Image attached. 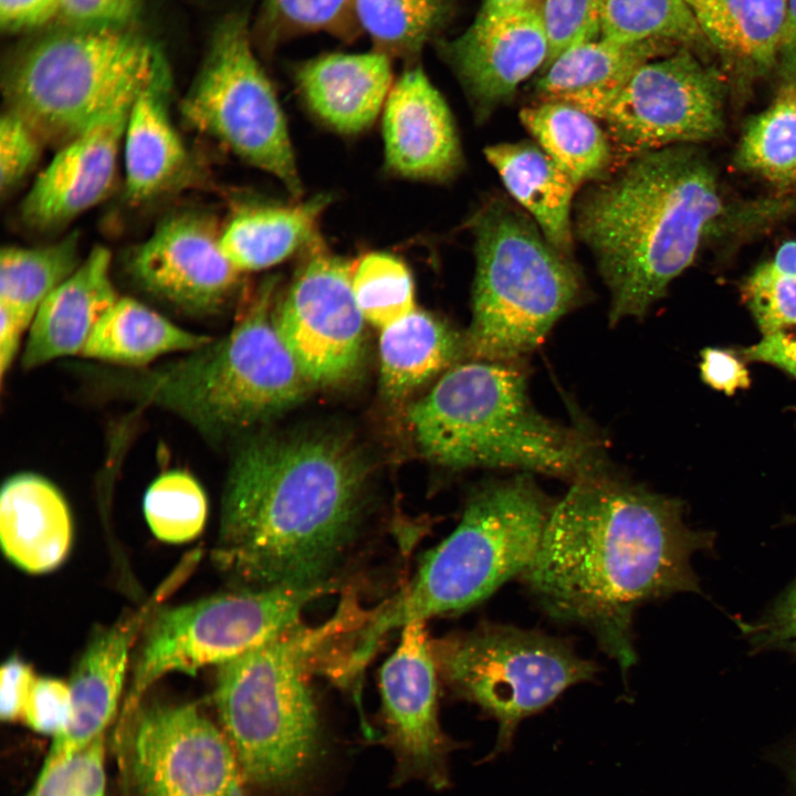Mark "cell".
I'll return each mask as SVG.
<instances>
[{
  "instance_id": "cell-30",
  "label": "cell",
  "mask_w": 796,
  "mask_h": 796,
  "mask_svg": "<svg viewBox=\"0 0 796 796\" xmlns=\"http://www.w3.org/2000/svg\"><path fill=\"white\" fill-rule=\"evenodd\" d=\"M379 354L384 391L402 397L467 354L465 337L431 314L415 310L383 329Z\"/></svg>"
},
{
  "instance_id": "cell-29",
  "label": "cell",
  "mask_w": 796,
  "mask_h": 796,
  "mask_svg": "<svg viewBox=\"0 0 796 796\" xmlns=\"http://www.w3.org/2000/svg\"><path fill=\"white\" fill-rule=\"evenodd\" d=\"M326 203L325 197H316L293 206L240 209L220 232L221 250L240 272L274 265L317 240Z\"/></svg>"
},
{
  "instance_id": "cell-28",
  "label": "cell",
  "mask_w": 796,
  "mask_h": 796,
  "mask_svg": "<svg viewBox=\"0 0 796 796\" xmlns=\"http://www.w3.org/2000/svg\"><path fill=\"white\" fill-rule=\"evenodd\" d=\"M708 43L742 72L777 63L787 0H685Z\"/></svg>"
},
{
  "instance_id": "cell-20",
  "label": "cell",
  "mask_w": 796,
  "mask_h": 796,
  "mask_svg": "<svg viewBox=\"0 0 796 796\" xmlns=\"http://www.w3.org/2000/svg\"><path fill=\"white\" fill-rule=\"evenodd\" d=\"M170 580L139 611L98 629L88 641L71 680L66 725L54 736L43 767L64 762L103 735L117 709L129 652L153 607L169 590Z\"/></svg>"
},
{
  "instance_id": "cell-54",
  "label": "cell",
  "mask_w": 796,
  "mask_h": 796,
  "mask_svg": "<svg viewBox=\"0 0 796 796\" xmlns=\"http://www.w3.org/2000/svg\"><path fill=\"white\" fill-rule=\"evenodd\" d=\"M527 1H530V0H484L483 3H486L492 7L506 8V7L520 6Z\"/></svg>"
},
{
  "instance_id": "cell-50",
  "label": "cell",
  "mask_w": 796,
  "mask_h": 796,
  "mask_svg": "<svg viewBox=\"0 0 796 796\" xmlns=\"http://www.w3.org/2000/svg\"><path fill=\"white\" fill-rule=\"evenodd\" d=\"M742 355L747 360L774 365L796 377V333L787 328L764 335L757 344L742 349Z\"/></svg>"
},
{
  "instance_id": "cell-44",
  "label": "cell",
  "mask_w": 796,
  "mask_h": 796,
  "mask_svg": "<svg viewBox=\"0 0 796 796\" xmlns=\"http://www.w3.org/2000/svg\"><path fill=\"white\" fill-rule=\"evenodd\" d=\"M71 709L69 683L55 678H36L25 700L21 718L41 734H59Z\"/></svg>"
},
{
  "instance_id": "cell-16",
  "label": "cell",
  "mask_w": 796,
  "mask_h": 796,
  "mask_svg": "<svg viewBox=\"0 0 796 796\" xmlns=\"http://www.w3.org/2000/svg\"><path fill=\"white\" fill-rule=\"evenodd\" d=\"M438 669L425 620L402 627L398 647L380 670L386 739L396 760L395 781L450 785L448 757L458 747L438 719Z\"/></svg>"
},
{
  "instance_id": "cell-52",
  "label": "cell",
  "mask_w": 796,
  "mask_h": 796,
  "mask_svg": "<svg viewBox=\"0 0 796 796\" xmlns=\"http://www.w3.org/2000/svg\"><path fill=\"white\" fill-rule=\"evenodd\" d=\"M28 327L7 307L0 305V374L1 381L10 369Z\"/></svg>"
},
{
  "instance_id": "cell-35",
  "label": "cell",
  "mask_w": 796,
  "mask_h": 796,
  "mask_svg": "<svg viewBox=\"0 0 796 796\" xmlns=\"http://www.w3.org/2000/svg\"><path fill=\"white\" fill-rule=\"evenodd\" d=\"M736 166L779 187L796 181V86L785 83L744 127Z\"/></svg>"
},
{
  "instance_id": "cell-42",
  "label": "cell",
  "mask_w": 796,
  "mask_h": 796,
  "mask_svg": "<svg viewBox=\"0 0 796 796\" xmlns=\"http://www.w3.org/2000/svg\"><path fill=\"white\" fill-rule=\"evenodd\" d=\"M600 4L601 0H544V19L549 38V56L545 66L566 49L600 35Z\"/></svg>"
},
{
  "instance_id": "cell-24",
  "label": "cell",
  "mask_w": 796,
  "mask_h": 796,
  "mask_svg": "<svg viewBox=\"0 0 796 796\" xmlns=\"http://www.w3.org/2000/svg\"><path fill=\"white\" fill-rule=\"evenodd\" d=\"M73 540L72 519L60 491L30 472L8 479L0 493V543L6 557L30 574L57 568Z\"/></svg>"
},
{
  "instance_id": "cell-21",
  "label": "cell",
  "mask_w": 796,
  "mask_h": 796,
  "mask_svg": "<svg viewBox=\"0 0 796 796\" xmlns=\"http://www.w3.org/2000/svg\"><path fill=\"white\" fill-rule=\"evenodd\" d=\"M384 139L389 167L406 177L443 180L462 161L449 107L419 66L404 72L389 92Z\"/></svg>"
},
{
  "instance_id": "cell-53",
  "label": "cell",
  "mask_w": 796,
  "mask_h": 796,
  "mask_svg": "<svg viewBox=\"0 0 796 796\" xmlns=\"http://www.w3.org/2000/svg\"><path fill=\"white\" fill-rule=\"evenodd\" d=\"M769 263L778 273L796 279V241L783 243Z\"/></svg>"
},
{
  "instance_id": "cell-7",
  "label": "cell",
  "mask_w": 796,
  "mask_h": 796,
  "mask_svg": "<svg viewBox=\"0 0 796 796\" xmlns=\"http://www.w3.org/2000/svg\"><path fill=\"white\" fill-rule=\"evenodd\" d=\"M274 281H265L231 332L161 367L118 377L133 397L185 418L202 434L222 437L263 422L304 396V377L271 314Z\"/></svg>"
},
{
  "instance_id": "cell-9",
  "label": "cell",
  "mask_w": 796,
  "mask_h": 796,
  "mask_svg": "<svg viewBox=\"0 0 796 796\" xmlns=\"http://www.w3.org/2000/svg\"><path fill=\"white\" fill-rule=\"evenodd\" d=\"M159 50L129 28L57 25L20 49L2 87L9 111L63 146L147 82Z\"/></svg>"
},
{
  "instance_id": "cell-27",
  "label": "cell",
  "mask_w": 796,
  "mask_h": 796,
  "mask_svg": "<svg viewBox=\"0 0 796 796\" xmlns=\"http://www.w3.org/2000/svg\"><path fill=\"white\" fill-rule=\"evenodd\" d=\"M511 196L533 217L545 239L562 254L573 248L574 181L530 143L498 144L484 149Z\"/></svg>"
},
{
  "instance_id": "cell-32",
  "label": "cell",
  "mask_w": 796,
  "mask_h": 796,
  "mask_svg": "<svg viewBox=\"0 0 796 796\" xmlns=\"http://www.w3.org/2000/svg\"><path fill=\"white\" fill-rule=\"evenodd\" d=\"M538 147L578 187L605 178L615 161L612 145L597 119L563 102L541 101L520 112Z\"/></svg>"
},
{
  "instance_id": "cell-43",
  "label": "cell",
  "mask_w": 796,
  "mask_h": 796,
  "mask_svg": "<svg viewBox=\"0 0 796 796\" xmlns=\"http://www.w3.org/2000/svg\"><path fill=\"white\" fill-rule=\"evenodd\" d=\"M43 140L18 114L7 109L0 121V189L4 196L38 163Z\"/></svg>"
},
{
  "instance_id": "cell-3",
  "label": "cell",
  "mask_w": 796,
  "mask_h": 796,
  "mask_svg": "<svg viewBox=\"0 0 796 796\" xmlns=\"http://www.w3.org/2000/svg\"><path fill=\"white\" fill-rule=\"evenodd\" d=\"M576 205L574 234L589 249L610 294L609 322L642 318L695 259L723 213L714 168L692 145L624 161Z\"/></svg>"
},
{
  "instance_id": "cell-26",
  "label": "cell",
  "mask_w": 796,
  "mask_h": 796,
  "mask_svg": "<svg viewBox=\"0 0 796 796\" xmlns=\"http://www.w3.org/2000/svg\"><path fill=\"white\" fill-rule=\"evenodd\" d=\"M296 83L311 109L343 133H357L377 117L391 90L389 57L332 53L302 63Z\"/></svg>"
},
{
  "instance_id": "cell-4",
  "label": "cell",
  "mask_w": 796,
  "mask_h": 796,
  "mask_svg": "<svg viewBox=\"0 0 796 796\" xmlns=\"http://www.w3.org/2000/svg\"><path fill=\"white\" fill-rule=\"evenodd\" d=\"M408 421L422 453L442 467L512 468L574 481L606 471L599 443L541 415L511 362L454 366L410 406Z\"/></svg>"
},
{
  "instance_id": "cell-22",
  "label": "cell",
  "mask_w": 796,
  "mask_h": 796,
  "mask_svg": "<svg viewBox=\"0 0 796 796\" xmlns=\"http://www.w3.org/2000/svg\"><path fill=\"white\" fill-rule=\"evenodd\" d=\"M112 254L95 247L41 304L29 328L22 366L31 369L81 354L92 331L119 298L111 279Z\"/></svg>"
},
{
  "instance_id": "cell-37",
  "label": "cell",
  "mask_w": 796,
  "mask_h": 796,
  "mask_svg": "<svg viewBox=\"0 0 796 796\" xmlns=\"http://www.w3.org/2000/svg\"><path fill=\"white\" fill-rule=\"evenodd\" d=\"M144 513L157 538L180 544L202 532L208 503L201 485L191 474L172 470L150 484L144 499Z\"/></svg>"
},
{
  "instance_id": "cell-6",
  "label": "cell",
  "mask_w": 796,
  "mask_h": 796,
  "mask_svg": "<svg viewBox=\"0 0 796 796\" xmlns=\"http://www.w3.org/2000/svg\"><path fill=\"white\" fill-rule=\"evenodd\" d=\"M554 505L526 472L475 488L453 532L426 553L402 590L373 609L358 633L360 657L369 660L397 627L461 614L520 578L536 557Z\"/></svg>"
},
{
  "instance_id": "cell-48",
  "label": "cell",
  "mask_w": 796,
  "mask_h": 796,
  "mask_svg": "<svg viewBox=\"0 0 796 796\" xmlns=\"http://www.w3.org/2000/svg\"><path fill=\"white\" fill-rule=\"evenodd\" d=\"M38 677L21 658H9L0 670V716L3 721L20 718L28 694Z\"/></svg>"
},
{
  "instance_id": "cell-17",
  "label": "cell",
  "mask_w": 796,
  "mask_h": 796,
  "mask_svg": "<svg viewBox=\"0 0 796 796\" xmlns=\"http://www.w3.org/2000/svg\"><path fill=\"white\" fill-rule=\"evenodd\" d=\"M543 8L544 0L506 8L482 3L465 31L441 43V53L480 122L510 101L520 84L547 63L549 38Z\"/></svg>"
},
{
  "instance_id": "cell-11",
  "label": "cell",
  "mask_w": 796,
  "mask_h": 796,
  "mask_svg": "<svg viewBox=\"0 0 796 796\" xmlns=\"http://www.w3.org/2000/svg\"><path fill=\"white\" fill-rule=\"evenodd\" d=\"M181 112L251 165L276 177L295 197L301 181L283 112L250 42L247 10L214 25Z\"/></svg>"
},
{
  "instance_id": "cell-49",
  "label": "cell",
  "mask_w": 796,
  "mask_h": 796,
  "mask_svg": "<svg viewBox=\"0 0 796 796\" xmlns=\"http://www.w3.org/2000/svg\"><path fill=\"white\" fill-rule=\"evenodd\" d=\"M61 0H0V25L7 33L32 31L57 19Z\"/></svg>"
},
{
  "instance_id": "cell-55",
  "label": "cell",
  "mask_w": 796,
  "mask_h": 796,
  "mask_svg": "<svg viewBox=\"0 0 796 796\" xmlns=\"http://www.w3.org/2000/svg\"><path fill=\"white\" fill-rule=\"evenodd\" d=\"M788 648L793 650V652L796 654V642L788 645Z\"/></svg>"
},
{
  "instance_id": "cell-39",
  "label": "cell",
  "mask_w": 796,
  "mask_h": 796,
  "mask_svg": "<svg viewBox=\"0 0 796 796\" xmlns=\"http://www.w3.org/2000/svg\"><path fill=\"white\" fill-rule=\"evenodd\" d=\"M354 0H263L262 23L271 42L283 36L325 31L343 38L356 34Z\"/></svg>"
},
{
  "instance_id": "cell-45",
  "label": "cell",
  "mask_w": 796,
  "mask_h": 796,
  "mask_svg": "<svg viewBox=\"0 0 796 796\" xmlns=\"http://www.w3.org/2000/svg\"><path fill=\"white\" fill-rule=\"evenodd\" d=\"M139 0H61L57 23L74 28H129Z\"/></svg>"
},
{
  "instance_id": "cell-13",
  "label": "cell",
  "mask_w": 796,
  "mask_h": 796,
  "mask_svg": "<svg viewBox=\"0 0 796 796\" xmlns=\"http://www.w3.org/2000/svg\"><path fill=\"white\" fill-rule=\"evenodd\" d=\"M723 83L687 46L640 66L601 121L624 161L639 154L716 137L723 128Z\"/></svg>"
},
{
  "instance_id": "cell-5",
  "label": "cell",
  "mask_w": 796,
  "mask_h": 796,
  "mask_svg": "<svg viewBox=\"0 0 796 796\" xmlns=\"http://www.w3.org/2000/svg\"><path fill=\"white\" fill-rule=\"evenodd\" d=\"M357 612L343 600L317 627L302 622L217 666L214 703L242 773L281 790L297 784L320 750V723L310 687L315 668L328 670Z\"/></svg>"
},
{
  "instance_id": "cell-23",
  "label": "cell",
  "mask_w": 796,
  "mask_h": 796,
  "mask_svg": "<svg viewBox=\"0 0 796 796\" xmlns=\"http://www.w3.org/2000/svg\"><path fill=\"white\" fill-rule=\"evenodd\" d=\"M171 77L159 51L154 70L130 106L124 133L125 191L143 202L168 190L185 174L187 148L169 113Z\"/></svg>"
},
{
  "instance_id": "cell-46",
  "label": "cell",
  "mask_w": 796,
  "mask_h": 796,
  "mask_svg": "<svg viewBox=\"0 0 796 796\" xmlns=\"http://www.w3.org/2000/svg\"><path fill=\"white\" fill-rule=\"evenodd\" d=\"M753 646H788L796 642V580L756 624L746 627Z\"/></svg>"
},
{
  "instance_id": "cell-38",
  "label": "cell",
  "mask_w": 796,
  "mask_h": 796,
  "mask_svg": "<svg viewBox=\"0 0 796 796\" xmlns=\"http://www.w3.org/2000/svg\"><path fill=\"white\" fill-rule=\"evenodd\" d=\"M352 284L364 318L381 331L415 311L411 274L390 254L365 255L353 270Z\"/></svg>"
},
{
  "instance_id": "cell-2",
  "label": "cell",
  "mask_w": 796,
  "mask_h": 796,
  "mask_svg": "<svg viewBox=\"0 0 796 796\" xmlns=\"http://www.w3.org/2000/svg\"><path fill=\"white\" fill-rule=\"evenodd\" d=\"M367 481L360 452L338 437L247 443L224 486L214 565L241 590L346 588L366 542Z\"/></svg>"
},
{
  "instance_id": "cell-15",
  "label": "cell",
  "mask_w": 796,
  "mask_h": 796,
  "mask_svg": "<svg viewBox=\"0 0 796 796\" xmlns=\"http://www.w3.org/2000/svg\"><path fill=\"white\" fill-rule=\"evenodd\" d=\"M132 765L139 796H243L231 743L195 704L139 712Z\"/></svg>"
},
{
  "instance_id": "cell-47",
  "label": "cell",
  "mask_w": 796,
  "mask_h": 796,
  "mask_svg": "<svg viewBox=\"0 0 796 796\" xmlns=\"http://www.w3.org/2000/svg\"><path fill=\"white\" fill-rule=\"evenodd\" d=\"M702 380L713 389L732 396L751 385L748 369L737 355L729 349L706 347L701 352Z\"/></svg>"
},
{
  "instance_id": "cell-33",
  "label": "cell",
  "mask_w": 796,
  "mask_h": 796,
  "mask_svg": "<svg viewBox=\"0 0 796 796\" xmlns=\"http://www.w3.org/2000/svg\"><path fill=\"white\" fill-rule=\"evenodd\" d=\"M82 263L77 233L43 247H6L0 255V305L28 328L43 301Z\"/></svg>"
},
{
  "instance_id": "cell-10",
  "label": "cell",
  "mask_w": 796,
  "mask_h": 796,
  "mask_svg": "<svg viewBox=\"0 0 796 796\" xmlns=\"http://www.w3.org/2000/svg\"><path fill=\"white\" fill-rule=\"evenodd\" d=\"M431 649L439 678L451 693L498 724L486 761L512 747L523 720L568 688L593 681L599 671L565 638L491 620L431 640Z\"/></svg>"
},
{
  "instance_id": "cell-34",
  "label": "cell",
  "mask_w": 796,
  "mask_h": 796,
  "mask_svg": "<svg viewBox=\"0 0 796 796\" xmlns=\"http://www.w3.org/2000/svg\"><path fill=\"white\" fill-rule=\"evenodd\" d=\"M450 0H354L357 28L371 40L375 51L390 56L416 57L446 24Z\"/></svg>"
},
{
  "instance_id": "cell-31",
  "label": "cell",
  "mask_w": 796,
  "mask_h": 796,
  "mask_svg": "<svg viewBox=\"0 0 796 796\" xmlns=\"http://www.w3.org/2000/svg\"><path fill=\"white\" fill-rule=\"evenodd\" d=\"M212 339L186 331L130 297H119L87 338L81 355L139 366L172 352H191Z\"/></svg>"
},
{
  "instance_id": "cell-8",
  "label": "cell",
  "mask_w": 796,
  "mask_h": 796,
  "mask_svg": "<svg viewBox=\"0 0 796 796\" xmlns=\"http://www.w3.org/2000/svg\"><path fill=\"white\" fill-rule=\"evenodd\" d=\"M475 275L467 354L512 362L534 350L583 297V281L537 224L501 199L471 220Z\"/></svg>"
},
{
  "instance_id": "cell-41",
  "label": "cell",
  "mask_w": 796,
  "mask_h": 796,
  "mask_svg": "<svg viewBox=\"0 0 796 796\" xmlns=\"http://www.w3.org/2000/svg\"><path fill=\"white\" fill-rule=\"evenodd\" d=\"M31 796H105L103 735L69 760L42 767Z\"/></svg>"
},
{
  "instance_id": "cell-19",
  "label": "cell",
  "mask_w": 796,
  "mask_h": 796,
  "mask_svg": "<svg viewBox=\"0 0 796 796\" xmlns=\"http://www.w3.org/2000/svg\"><path fill=\"white\" fill-rule=\"evenodd\" d=\"M134 98L117 104L61 146L22 201L27 226L43 231L62 227L106 198Z\"/></svg>"
},
{
  "instance_id": "cell-1",
  "label": "cell",
  "mask_w": 796,
  "mask_h": 796,
  "mask_svg": "<svg viewBox=\"0 0 796 796\" xmlns=\"http://www.w3.org/2000/svg\"><path fill=\"white\" fill-rule=\"evenodd\" d=\"M713 542L687 524L680 500L604 471L574 481L555 503L519 579L546 616L586 629L626 678L637 661L636 610L700 591L692 557Z\"/></svg>"
},
{
  "instance_id": "cell-14",
  "label": "cell",
  "mask_w": 796,
  "mask_h": 796,
  "mask_svg": "<svg viewBox=\"0 0 796 796\" xmlns=\"http://www.w3.org/2000/svg\"><path fill=\"white\" fill-rule=\"evenodd\" d=\"M352 277L345 260L314 241L274 320L308 383L343 380L360 362L365 318Z\"/></svg>"
},
{
  "instance_id": "cell-25",
  "label": "cell",
  "mask_w": 796,
  "mask_h": 796,
  "mask_svg": "<svg viewBox=\"0 0 796 796\" xmlns=\"http://www.w3.org/2000/svg\"><path fill=\"white\" fill-rule=\"evenodd\" d=\"M668 43H624L598 35L562 52L542 70L535 91L541 101L573 105L601 121L633 73L669 51Z\"/></svg>"
},
{
  "instance_id": "cell-12",
  "label": "cell",
  "mask_w": 796,
  "mask_h": 796,
  "mask_svg": "<svg viewBox=\"0 0 796 796\" xmlns=\"http://www.w3.org/2000/svg\"><path fill=\"white\" fill-rule=\"evenodd\" d=\"M332 591L269 588L211 596L159 609L148 620L123 714L167 673L195 675L228 661L297 625L303 609Z\"/></svg>"
},
{
  "instance_id": "cell-18",
  "label": "cell",
  "mask_w": 796,
  "mask_h": 796,
  "mask_svg": "<svg viewBox=\"0 0 796 796\" xmlns=\"http://www.w3.org/2000/svg\"><path fill=\"white\" fill-rule=\"evenodd\" d=\"M128 269L143 289L195 314L220 310L241 274L223 254L214 221L195 211L164 218L134 249Z\"/></svg>"
},
{
  "instance_id": "cell-51",
  "label": "cell",
  "mask_w": 796,
  "mask_h": 796,
  "mask_svg": "<svg viewBox=\"0 0 796 796\" xmlns=\"http://www.w3.org/2000/svg\"><path fill=\"white\" fill-rule=\"evenodd\" d=\"M776 64L785 82L796 86V0H787Z\"/></svg>"
},
{
  "instance_id": "cell-36",
  "label": "cell",
  "mask_w": 796,
  "mask_h": 796,
  "mask_svg": "<svg viewBox=\"0 0 796 796\" xmlns=\"http://www.w3.org/2000/svg\"><path fill=\"white\" fill-rule=\"evenodd\" d=\"M599 29L600 35L624 43H708L685 0H601Z\"/></svg>"
},
{
  "instance_id": "cell-40",
  "label": "cell",
  "mask_w": 796,
  "mask_h": 796,
  "mask_svg": "<svg viewBox=\"0 0 796 796\" xmlns=\"http://www.w3.org/2000/svg\"><path fill=\"white\" fill-rule=\"evenodd\" d=\"M743 298L764 335L796 325V279L760 264L742 287Z\"/></svg>"
}]
</instances>
